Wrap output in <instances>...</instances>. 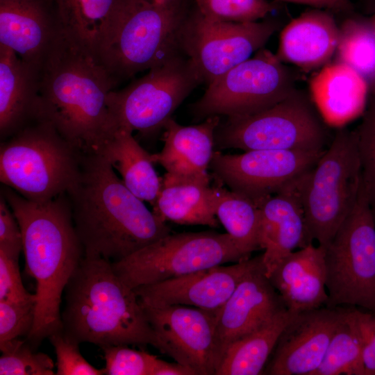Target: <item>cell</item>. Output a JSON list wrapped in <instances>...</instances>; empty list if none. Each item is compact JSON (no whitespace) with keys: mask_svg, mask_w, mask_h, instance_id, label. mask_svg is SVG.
Wrapping results in <instances>:
<instances>
[{"mask_svg":"<svg viewBox=\"0 0 375 375\" xmlns=\"http://www.w3.org/2000/svg\"><path fill=\"white\" fill-rule=\"evenodd\" d=\"M67 196L85 256L117 261L172 233L98 152L83 154L78 181Z\"/></svg>","mask_w":375,"mask_h":375,"instance_id":"3","label":"cell"},{"mask_svg":"<svg viewBox=\"0 0 375 375\" xmlns=\"http://www.w3.org/2000/svg\"><path fill=\"white\" fill-rule=\"evenodd\" d=\"M294 3L308 5L317 8H326L331 10L350 13L353 10L351 0H274Z\"/></svg>","mask_w":375,"mask_h":375,"instance_id":"42","label":"cell"},{"mask_svg":"<svg viewBox=\"0 0 375 375\" xmlns=\"http://www.w3.org/2000/svg\"><path fill=\"white\" fill-rule=\"evenodd\" d=\"M286 309L262 262L245 275L217 312L215 340L218 367L233 342L264 326Z\"/></svg>","mask_w":375,"mask_h":375,"instance_id":"18","label":"cell"},{"mask_svg":"<svg viewBox=\"0 0 375 375\" xmlns=\"http://www.w3.org/2000/svg\"><path fill=\"white\" fill-rule=\"evenodd\" d=\"M335 62L344 63L365 81L375 94V17H351L339 27Z\"/></svg>","mask_w":375,"mask_h":375,"instance_id":"30","label":"cell"},{"mask_svg":"<svg viewBox=\"0 0 375 375\" xmlns=\"http://www.w3.org/2000/svg\"><path fill=\"white\" fill-rule=\"evenodd\" d=\"M279 27L272 20L214 21L197 11L182 25L179 48L192 62L202 81L210 84L262 48Z\"/></svg>","mask_w":375,"mask_h":375,"instance_id":"13","label":"cell"},{"mask_svg":"<svg viewBox=\"0 0 375 375\" xmlns=\"http://www.w3.org/2000/svg\"><path fill=\"white\" fill-rule=\"evenodd\" d=\"M152 375H196L191 369L176 362H168L158 358Z\"/></svg>","mask_w":375,"mask_h":375,"instance_id":"43","label":"cell"},{"mask_svg":"<svg viewBox=\"0 0 375 375\" xmlns=\"http://www.w3.org/2000/svg\"><path fill=\"white\" fill-rule=\"evenodd\" d=\"M310 93L324 121L342 126L363 113L369 88L351 67L339 62L325 65L311 78Z\"/></svg>","mask_w":375,"mask_h":375,"instance_id":"24","label":"cell"},{"mask_svg":"<svg viewBox=\"0 0 375 375\" xmlns=\"http://www.w3.org/2000/svg\"><path fill=\"white\" fill-rule=\"evenodd\" d=\"M127 1L54 0V14L64 35L97 55Z\"/></svg>","mask_w":375,"mask_h":375,"instance_id":"28","label":"cell"},{"mask_svg":"<svg viewBox=\"0 0 375 375\" xmlns=\"http://www.w3.org/2000/svg\"><path fill=\"white\" fill-rule=\"evenodd\" d=\"M371 10L375 9V0H364Z\"/></svg>","mask_w":375,"mask_h":375,"instance_id":"44","label":"cell"},{"mask_svg":"<svg viewBox=\"0 0 375 375\" xmlns=\"http://www.w3.org/2000/svg\"><path fill=\"white\" fill-rule=\"evenodd\" d=\"M365 375L362 347L356 327L344 306L343 315L324 357L313 375Z\"/></svg>","mask_w":375,"mask_h":375,"instance_id":"32","label":"cell"},{"mask_svg":"<svg viewBox=\"0 0 375 375\" xmlns=\"http://www.w3.org/2000/svg\"><path fill=\"white\" fill-rule=\"evenodd\" d=\"M262 262V254L144 285L134 290L140 303L152 307L188 306L218 312L245 275Z\"/></svg>","mask_w":375,"mask_h":375,"instance_id":"16","label":"cell"},{"mask_svg":"<svg viewBox=\"0 0 375 375\" xmlns=\"http://www.w3.org/2000/svg\"><path fill=\"white\" fill-rule=\"evenodd\" d=\"M115 85L93 51L60 31L40 68L35 119L82 154L96 152L118 129L108 104Z\"/></svg>","mask_w":375,"mask_h":375,"instance_id":"1","label":"cell"},{"mask_svg":"<svg viewBox=\"0 0 375 375\" xmlns=\"http://www.w3.org/2000/svg\"><path fill=\"white\" fill-rule=\"evenodd\" d=\"M197 11L210 20L251 22L264 18L275 8L267 0H195Z\"/></svg>","mask_w":375,"mask_h":375,"instance_id":"35","label":"cell"},{"mask_svg":"<svg viewBox=\"0 0 375 375\" xmlns=\"http://www.w3.org/2000/svg\"><path fill=\"white\" fill-rule=\"evenodd\" d=\"M215 215L233 240L247 252L261 249L260 210L247 198L220 185L213 187Z\"/></svg>","mask_w":375,"mask_h":375,"instance_id":"31","label":"cell"},{"mask_svg":"<svg viewBox=\"0 0 375 375\" xmlns=\"http://www.w3.org/2000/svg\"><path fill=\"white\" fill-rule=\"evenodd\" d=\"M203 82L188 58L178 53L151 68L119 90H112L108 104L119 128L152 133L162 128L183 100Z\"/></svg>","mask_w":375,"mask_h":375,"instance_id":"12","label":"cell"},{"mask_svg":"<svg viewBox=\"0 0 375 375\" xmlns=\"http://www.w3.org/2000/svg\"><path fill=\"white\" fill-rule=\"evenodd\" d=\"M161 3H174L177 2L178 0H156Z\"/></svg>","mask_w":375,"mask_h":375,"instance_id":"45","label":"cell"},{"mask_svg":"<svg viewBox=\"0 0 375 375\" xmlns=\"http://www.w3.org/2000/svg\"><path fill=\"white\" fill-rule=\"evenodd\" d=\"M97 152L119 173L122 182L132 193L154 205L162 178L156 172L151 154L140 145L131 132L117 129Z\"/></svg>","mask_w":375,"mask_h":375,"instance_id":"27","label":"cell"},{"mask_svg":"<svg viewBox=\"0 0 375 375\" xmlns=\"http://www.w3.org/2000/svg\"><path fill=\"white\" fill-rule=\"evenodd\" d=\"M362 183L356 133L340 129L315 166L298 181L312 240L326 247L350 213Z\"/></svg>","mask_w":375,"mask_h":375,"instance_id":"7","label":"cell"},{"mask_svg":"<svg viewBox=\"0 0 375 375\" xmlns=\"http://www.w3.org/2000/svg\"><path fill=\"white\" fill-rule=\"evenodd\" d=\"M348 309L360 341L365 375H375V312Z\"/></svg>","mask_w":375,"mask_h":375,"instance_id":"39","label":"cell"},{"mask_svg":"<svg viewBox=\"0 0 375 375\" xmlns=\"http://www.w3.org/2000/svg\"><path fill=\"white\" fill-rule=\"evenodd\" d=\"M142 306L156 338V349L196 375L216 374L218 312L181 305Z\"/></svg>","mask_w":375,"mask_h":375,"instance_id":"15","label":"cell"},{"mask_svg":"<svg viewBox=\"0 0 375 375\" xmlns=\"http://www.w3.org/2000/svg\"><path fill=\"white\" fill-rule=\"evenodd\" d=\"M339 27L328 12L302 13L282 30L276 56L304 69L324 66L335 53Z\"/></svg>","mask_w":375,"mask_h":375,"instance_id":"23","label":"cell"},{"mask_svg":"<svg viewBox=\"0 0 375 375\" xmlns=\"http://www.w3.org/2000/svg\"><path fill=\"white\" fill-rule=\"evenodd\" d=\"M299 179L258 206L260 242L261 249L265 250L262 262L267 276L290 253L313 242L299 192Z\"/></svg>","mask_w":375,"mask_h":375,"instance_id":"19","label":"cell"},{"mask_svg":"<svg viewBox=\"0 0 375 375\" xmlns=\"http://www.w3.org/2000/svg\"><path fill=\"white\" fill-rule=\"evenodd\" d=\"M296 313L284 310L264 326L233 342L215 375L263 374L281 332Z\"/></svg>","mask_w":375,"mask_h":375,"instance_id":"29","label":"cell"},{"mask_svg":"<svg viewBox=\"0 0 375 375\" xmlns=\"http://www.w3.org/2000/svg\"><path fill=\"white\" fill-rule=\"evenodd\" d=\"M56 355L58 375H102L105 369H97L82 356L78 342L68 337L62 331L49 337Z\"/></svg>","mask_w":375,"mask_h":375,"instance_id":"38","label":"cell"},{"mask_svg":"<svg viewBox=\"0 0 375 375\" xmlns=\"http://www.w3.org/2000/svg\"><path fill=\"white\" fill-rule=\"evenodd\" d=\"M292 72L276 54L261 48L208 84L192 106L198 118L253 115L272 107L295 90Z\"/></svg>","mask_w":375,"mask_h":375,"instance_id":"11","label":"cell"},{"mask_svg":"<svg viewBox=\"0 0 375 375\" xmlns=\"http://www.w3.org/2000/svg\"><path fill=\"white\" fill-rule=\"evenodd\" d=\"M344 312V306L296 313L281 332L264 373L313 375Z\"/></svg>","mask_w":375,"mask_h":375,"instance_id":"17","label":"cell"},{"mask_svg":"<svg viewBox=\"0 0 375 375\" xmlns=\"http://www.w3.org/2000/svg\"><path fill=\"white\" fill-rule=\"evenodd\" d=\"M63 294L62 331L74 340L101 348L122 344L156 348L137 294L117 276L112 261L84 255Z\"/></svg>","mask_w":375,"mask_h":375,"instance_id":"4","label":"cell"},{"mask_svg":"<svg viewBox=\"0 0 375 375\" xmlns=\"http://www.w3.org/2000/svg\"><path fill=\"white\" fill-rule=\"evenodd\" d=\"M22 235L26 273L35 282V317L25 338L36 348L62 331L60 306L65 287L84 257L67 194L37 202L5 186L1 192Z\"/></svg>","mask_w":375,"mask_h":375,"instance_id":"2","label":"cell"},{"mask_svg":"<svg viewBox=\"0 0 375 375\" xmlns=\"http://www.w3.org/2000/svg\"><path fill=\"white\" fill-rule=\"evenodd\" d=\"M324 151L249 150L233 155L215 151L209 168L221 183L258 207L308 172Z\"/></svg>","mask_w":375,"mask_h":375,"instance_id":"14","label":"cell"},{"mask_svg":"<svg viewBox=\"0 0 375 375\" xmlns=\"http://www.w3.org/2000/svg\"><path fill=\"white\" fill-rule=\"evenodd\" d=\"M25 340H10L0 345L1 375H53L55 364L46 353L38 352Z\"/></svg>","mask_w":375,"mask_h":375,"instance_id":"33","label":"cell"},{"mask_svg":"<svg viewBox=\"0 0 375 375\" xmlns=\"http://www.w3.org/2000/svg\"><path fill=\"white\" fill-rule=\"evenodd\" d=\"M324 250L327 306L375 312V219L362 182L355 205Z\"/></svg>","mask_w":375,"mask_h":375,"instance_id":"9","label":"cell"},{"mask_svg":"<svg viewBox=\"0 0 375 375\" xmlns=\"http://www.w3.org/2000/svg\"><path fill=\"white\" fill-rule=\"evenodd\" d=\"M219 116H211L197 125L182 126L172 118L164 125V146L151 154L153 162L167 173L197 180L210 181L208 169L213 156L214 137Z\"/></svg>","mask_w":375,"mask_h":375,"instance_id":"22","label":"cell"},{"mask_svg":"<svg viewBox=\"0 0 375 375\" xmlns=\"http://www.w3.org/2000/svg\"><path fill=\"white\" fill-rule=\"evenodd\" d=\"M35 294L24 299L0 301V345L28 335L35 322Z\"/></svg>","mask_w":375,"mask_h":375,"instance_id":"36","label":"cell"},{"mask_svg":"<svg viewBox=\"0 0 375 375\" xmlns=\"http://www.w3.org/2000/svg\"><path fill=\"white\" fill-rule=\"evenodd\" d=\"M83 154L48 122L34 119L0 147V181L28 200L67 194L77 183Z\"/></svg>","mask_w":375,"mask_h":375,"instance_id":"5","label":"cell"},{"mask_svg":"<svg viewBox=\"0 0 375 375\" xmlns=\"http://www.w3.org/2000/svg\"><path fill=\"white\" fill-rule=\"evenodd\" d=\"M60 28L41 0H0V45L40 68Z\"/></svg>","mask_w":375,"mask_h":375,"instance_id":"20","label":"cell"},{"mask_svg":"<svg viewBox=\"0 0 375 375\" xmlns=\"http://www.w3.org/2000/svg\"><path fill=\"white\" fill-rule=\"evenodd\" d=\"M369 95L362 120L354 132L362 182L375 219V94Z\"/></svg>","mask_w":375,"mask_h":375,"instance_id":"34","label":"cell"},{"mask_svg":"<svg viewBox=\"0 0 375 375\" xmlns=\"http://www.w3.org/2000/svg\"><path fill=\"white\" fill-rule=\"evenodd\" d=\"M176 3L126 1L97 54L115 84L178 53L184 20Z\"/></svg>","mask_w":375,"mask_h":375,"instance_id":"6","label":"cell"},{"mask_svg":"<svg viewBox=\"0 0 375 375\" xmlns=\"http://www.w3.org/2000/svg\"><path fill=\"white\" fill-rule=\"evenodd\" d=\"M153 212L164 222L179 224L219 226L210 181L183 178L166 173Z\"/></svg>","mask_w":375,"mask_h":375,"instance_id":"26","label":"cell"},{"mask_svg":"<svg viewBox=\"0 0 375 375\" xmlns=\"http://www.w3.org/2000/svg\"><path fill=\"white\" fill-rule=\"evenodd\" d=\"M40 69L0 45V133H15L35 117Z\"/></svg>","mask_w":375,"mask_h":375,"instance_id":"25","label":"cell"},{"mask_svg":"<svg viewBox=\"0 0 375 375\" xmlns=\"http://www.w3.org/2000/svg\"><path fill=\"white\" fill-rule=\"evenodd\" d=\"M324 247L312 243L284 258L267 276L293 312L327 306Z\"/></svg>","mask_w":375,"mask_h":375,"instance_id":"21","label":"cell"},{"mask_svg":"<svg viewBox=\"0 0 375 375\" xmlns=\"http://www.w3.org/2000/svg\"><path fill=\"white\" fill-rule=\"evenodd\" d=\"M250 257L227 233H171L112 265L122 281L135 289Z\"/></svg>","mask_w":375,"mask_h":375,"instance_id":"8","label":"cell"},{"mask_svg":"<svg viewBox=\"0 0 375 375\" xmlns=\"http://www.w3.org/2000/svg\"><path fill=\"white\" fill-rule=\"evenodd\" d=\"M0 251L19 260L23 251L22 235L19 223L5 197H0Z\"/></svg>","mask_w":375,"mask_h":375,"instance_id":"40","label":"cell"},{"mask_svg":"<svg viewBox=\"0 0 375 375\" xmlns=\"http://www.w3.org/2000/svg\"><path fill=\"white\" fill-rule=\"evenodd\" d=\"M107 375H152L158 358L128 345H110L101 348Z\"/></svg>","mask_w":375,"mask_h":375,"instance_id":"37","label":"cell"},{"mask_svg":"<svg viewBox=\"0 0 375 375\" xmlns=\"http://www.w3.org/2000/svg\"><path fill=\"white\" fill-rule=\"evenodd\" d=\"M31 294L23 285L19 260L0 251V301L24 299Z\"/></svg>","mask_w":375,"mask_h":375,"instance_id":"41","label":"cell"},{"mask_svg":"<svg viewBox=\"0 0 375 375\" xmlns=\"http://www.w3.org/2000/svg\"><path fill=\"white\" fill-rule=\"evenodd\" d=\"M327 134L310 99L296 89L257 113L228 117L219 124L214 148L249 150H321Z\"/></svg>","mask_w":375,"mask_h":375,"instance_id":"10","label":"cell"}]
</instances>
